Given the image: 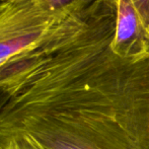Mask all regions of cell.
I'll use <instances>...</instances> for the list:
<instances>
[{
    "label": "cell",
    "instance_id": "6da1fadb",
    "mask_svg": "<svg viewBox=\"0 0 149 149\" xmlns=\"http://www.w3.org/2000/svg\"><path fill=\"white\" fill-rule=\"evenodd\" d=\"M115 19L91 0L0 66V149H149V55L113 51Z\"/></svg>",
    "mask_w": 149,
    "mask_h": 149
},
{
    "label": "cell",
    "instance_id": "7a4b0ae2",
    "mask_svg": "<svg viewBox=\"0 0 149 149\" xmlns=\"http://www.w3.org/2000/svg\"><path fill=\"white\" fill-rule=\"evenodd\" d=\"M68 12L48 11L38 0H16L6 4L0 11V66L37 43Z\"/></svg>",
    "mask_w": 149,
    "mask_h": 149
},
{
    "label": "cell",
    "instance_id": "3957f363",
    "mask_svg": "<svg viewBox=\"0 0 149 149\" xmlns=\"http://www.w3.org/2000/svg\"><path fill=\"white\" fill-rule=\"evenodd\" d=\"M115 4L113 51L122 57L149 55V31L132 0H115Z\"/></svg>",
    "mask_w": 149,
    "mask_h": 149
},
{
    "label": "cell",
    "instance_id": "277c9868",
    "mask_svg": "<svg viewBox=\"0 0 149 149\" xmlns=\"http://www.w3.org/2000/svg\"><path fill=\"white\" fill-rule=\"evenodd\" d=\"M48 11L63 13L70 11L89 0H38Z\"/></svg>",
    "mask_w": 149,
    "mask_h": 149
},
{
    "label": "cell",
    "instance_id": "5b68a950",
    "mask_svg": "<svg viewBox=\"0 0 149 149\" xmlns=\"http://www.w3.org/2000/svg\"><path fill=\"white\" fill-rule=\"evenodd\" d=\"M149 31V0H132Z\"/></svg>",
    "mask_w": 149,
    "mask_h": 149
},
{
    "label": "cell",
    "instance_id": "8992f818",
    "mask_svg": "<svg viewBox=\"0 0 149 149\" xmlns=\"http://www.w3.org/2000/svg\"><path fill=\"white\" fill-rule=\"evenodd\" d=\"M14 1H16V0H0V2H2V3H10V2Z\"/></svg>",
    "mask_w": 149,
    "mask_h": 149
},
{
    "label": "cell",
    "instance_id": "52a82bcc",
    "mask_svg": "<svg viewBox=\"0 0 149 149\" xmlns=\"http://www.w3.org/2000/svg\"><path fill=\"white\" fill-rule=\"evenodd\" d=\"M6 4H7V3H2V2H0V11H1V10L3 9L4 7H5Z\"/></svg>",
    "mask_w": 149,
    "mask_h": 149
},
{
    "label": "cell",
    "instance_id": "ba28073f",
    "mask_svg": "<svg viewBox=\"0 0 149 149\" xmlns=\"http://www.w3.org/2000/svg\"><path fill=\"white\" fill-rule=\"evenodd\" d=\"M2 149H11V148H2Z\"/></svg>",
    "mask_w": 149,
    "mask_h": 149
}]
</instances>
